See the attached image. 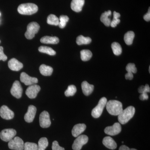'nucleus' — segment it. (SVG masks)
<instances>
[{"label":"nucleus","instance_id":"nucleus-39","mask_svg":"<svg viewBox=\"0 0 150 150\" xmlns=\"http://www.w3.org/2000/svg\"><path fill=\"white\" fill-rule=\"evenodd\" d=\"M139 98L141 100H145L149 99V96L147 93H143L141 94L139 96Z\"/></svg>","mask_w":150,"mask_h":150},{"label":"nucleus","instance_id":"nucleus-2","mask_svg":"<svg viewBox=\"0 0 150 150\" xmlns=\"http://www.w3.org/2000/svg\"><path fill=\"white\" fill-rule=\"evenodd\" d=\"M135 113V108L133 106H129L118 115V121L121 124H126L133 118Z\"/></svg>","mask_w":150,"mask_h":150},{"label":"nucleus","instance_id":"nucleus-20","mask_svg":"<svg viewBox=\"0 0 150 150\" xmlns=\"http://www.w3.org/2000/svg\"><path fill=\"white\" fill-rule=\"evenodd\" d=\"M103 144L106 148L110 149H115L117 146L116 142L110 137H105L103 140Z\"/></svg>","mask_w":150,"mask_h":150},{"label":"nucleus","instance_id":"nucleus-30","mask_svg":"<svg viewBox=\"0 0 150 150\" xmlns=\"http://www.w3.org/2000/svg\"><path fill=\"white\" fill-rule=\"evenodd\" d=\"M111 48H112L113 54L116 56H119L121 55L122 52V48L119 43L117 42H113L111 44Z\"/></svg>","mask_w":150,"mask_h":150},{"label":"nucleus","instance_id":"nucleus-3","mask_svg":"<svg viewBox=\"0 0 150 150\" xmlns=\"http://www.w3.org/2000/svg\"><path fill=\"white\" fill-rule=\"evenodd\" d=\"M38 11L37 6L32 3L21 4L18 8L19 13L25 15H31L36 13Z\"/></svg>","mask_w":150,"mask_h":150},{"label":"nucleus","instance_id":"nucleus-38","mask_svg":"<svg viewBox=\"0 0 150 150\" xmlns=\"http://www.w3.org/2000/svg\"><path fill=\"white\" fill-rule=\"evenodd\" d=\"M4 48L2 46H0V60L6 61L7 59V57L4 53Z\"/></svg>","mask_w":150,"mask_h":150},{"label":"nucleus","instance_id":"nucleus-36","mask_svg":"<svg viewBox=\"0 0 150 150\" xmlns=\"http://www.w3.org/2000/svg\"><path fill=\"white\" fill-rule=\"evenodd\" d=\"M138 92L141 94L147 93L148 92L150 93V88L148 84H146L145 86H141L138 89Z\"/></svg>","mask_w":150,"mask_h":150},{"label":"nucleus","instance_id":"nucleus-18","mask_svg":"<svg viewBox=\"0 0 150 150\" xmlns=\"http://www.w3.org/2000/svg\"><path fill=\"white\" fill-rule=\"evenodd\" d=\"M86 126L83 123H79L75 125L72 130V134L74 137H77L80 136L86 130Z\"/></svg>","mask_w":150,"mask_h":150},{"label":"nucleus","instance_id":"nucleus-10","mask_svg":"<svg viewBox=\"0 0 150 150\" xmlns=\"http://www.w3.org/2000/svg\"><path fill=\"white\" fill-rule=\"evenodd\" d=\"M121 131V126L119 123H114L112 126H107L104 129L105 134L112 136L119 134Z\"/></svg>","mask_w":150,"mask_h":150},{"label":"nucleus","instance_id":"nucleus-37","mask_svg":"<svg viewBox=\"0 0 150 150\" xmlns=\"http://www.w3.org/2000/svg\"><path fill=\"white\" fill-rule=\"evenodd\" d=\"M52 150H65L64 148L60 146L57 141H54L52 146Z\"/></svg>","mask_w":150,"mask_h":150},{"label":"nucleus","instance_id":"nucleus-23","mask_svg":"<svg viewBox=\"0 0 150 150\" xmlns=\"http://www.w3.org/2000/svg\"><path fill=\"white\" fill-rule=\"evenodd\" d=\"M111 15V11L110 10L105 12L101 15L100 17V21L105 25V26H110L111 21L109 17Z\"/></svg>","mask_w":150,"mask_h":150},{"label":"nucleus","instance_id":"nucleus-29","mask_svg":"<svg viewBox=\"0 0 150 150\" xmlns=\"http://www.w3.org/2000/svg\"><path fill=\"white\" fill-rule=\"evenodd\" d=\"M48 145V142L47 138L45 137L41 138L38 141V150H45Z\"/></svg>","mask_w":150,"mask_h":150},{"label":"nucleus","instance_id":"nucleus-40","mask_svg":"<svg viewBox=\"0 0 150 150\" xmlns=\"http://www.w3.org/2000/svg\"><path fill=\"white\" fill-rule=\"evenodd\" d=\"M144 18L146 21L149 22L150 21V9L149 8L147 13L145 14L144 16Z\"/></svg>","mask_w":150,"mask_h":150},{"label":"nucleus","instance_id":"nucleus-6","mask_svg":"<svg viewBox=\"0 0 150 150\" xmlns=\"http://www.w3.org/2000/svg\"><path fill=\"white\" fill-rule=\"evenodd\" d=\"M24 142L19 137H15L8 142V146L10 149L14 150H23Z\"/></svg>","mask_w":150,"mask_h":150},{"label":"nucleus","instance_id":"nucleus-8","mask_svg":"<svg viewBox=\"0 0 150 150\" xmlns=\"http://www.w3.org/2000/svg\"><path fill=\"white\" fill-rule=\"evenodd\" d=\"M88 138L85 135L79 136L75 139L72 145L74 150H81L83 145L86 144L88 142Z\"/></svg>","mask_w":150,"mask_h":150},{"label":"nucleus","instance_id":"nucleus-43","mask_svg":"<svg viewBox=\"0 0 150 150\" xmlns=\"http://www.w3.org/2000/svg\"><path fill=\"white\" fill-rule=\"evenodd\" d=\"M1 40H0V43H1Z\"/></svg>","mask_w":150,"mask_h":150},{"label":"nucleus","instance_id":"nucleus-22","mask_svg":"<svg viewBox=\"0 0 150 150\" xmlns=\"http://www.w3.org/2000/svg\"><path fill=\"white\" fill-rule=\"evenodd\" d=\"M40 41L45 44H56L59 43V39L56 36H45L40 39Z\"/></svg>","mask_w":150,"mask_h":150},{"label":"nucleus","instance_id":"nucleus-12","mask_svg":"<svg viewBox=\"0 0 150 150\" xmlns=\"http://www.w3.org/2000/svg\"><path fill=\"white\" fill-rule=\"evenodd\" d=\"M40 90V86L36 84H33L28 87L25 91V94L28 97L31 99L35 98L37 96L38 93Z\"/></svg>","mask_w":150,"mask_h":150},{"label":"nucleus","instance_id":"nucleus-24","mask_svg":"<svg viewBox=\"0 0 150 150\" xmlns=\"http://www.w3.org/2000/svg\"><path fill=\"white\" fill-rule=\"evenodd\" d=\"M39 71L40 74L44 76H50L53 72V69L49 66L42 64L39 67Z\"/></svg>","mask_w":150,"mask_h":150},{"label":"nucleus","instance_id":"nucleus-14","mask_svg":"<svg viewBox=\"0 0 150 150\" xmlns=\"http://www.w3.org/2000/svg\"><path fill=\"white\" fill-rule=\"evenodd\" d=\"M20 80L21 82L23 83L26 86L35 84L38 82L37 78L30 76L25 72H22L21 74Z\"/></svg>","mask_w":150,"mask_h":150},{"label":"nucleus","instance_id":"nucleus-26","mask_svg":"<svg viewBox=\"0 0 150 150\" xmlns=\"http://www.w3.org/2000/svg\"><path fill=\"white\" fill-rule=\"evenodd\" d=\"M38 51L41 53L48 54L50 56H54L56 54V51L48 46H40L38 48Z\"/></svg>","mask_w":150,"mask_h":150},{"label":"nucleus","instance_id":"nucleus-21","mask_svg":"<svg viewBox=\"0 0 150 150\" xmlns=\"http://www.w3.org/2000/svg\"><path fill=\"white\" fill-rule=\"evenodd\" d=\"M81 88L84 94L86 96H88L91 94L93 91L94 86L93 85L90 84L86 81H84L82 83Z\"/></svg>","mask_w":150,"mask_h":150},{"label":"nucleus","instance_id":"nucleus-4","mask_svg":"<svg viewBox=\"0 0 150 150\" xmlns=\"http://www.w3.org/2000/svg\"><path fill=\"white\" fill-rule=\"evenodd\" d=\"M107 102L106 98L103 97L100 98L97 105L92 110L91 115L93 118H98L100 117Z\"/></svg>","mask_w":150,"mask_h":150},{"label":"nucleus","instance_id":"nucleus-5","mask_svg":"<svg viewBox=\"0 0 150 150\" xmlns=\"http://www.w3.org/2000/svg\"><path fill=\"white\" fill-rule=\"evenodd\" d=\"M40 29V25L35 22L30 23L28 25L27 31L25 33V35L28 39H32L35 37V34H36Z\"/></svg>","mask_w":150,"mask_h":150},{"label":"nucleus","instance_id":"nucleus-11","mask_svg":"<svg viewBox=\"0 0 150 150\" xmlns=\"http://www.w3.org/2000/svg\"><path fill=\"white\" fill-rule=\"evenodd\" d=\"M23 89L21 85L18 81H16L11 88V94L14 97L20 98L21 97Z\"/></svg>","mask_w":150,"mask_h":150},{"label":"nucleus","instance_id":"nucleus-16","mask_svg":"<svg viewBox=\"0 0 150 150\" xmlns=\"http://www.w3.org/2000/svg\"><path fill=\"white\" fill-rule=\"evenodd\" d=\"M126 70L128 73L125 75V78L127 80L133 79L134 78L133 74H136L137 71L135 64L133 63H129L126 67Z\"/></svg>","mask_w":150,"mask_h":150},{"label":"nucleus","instance_id":"nucleus-34","mask_svg":"<svg viewBox=\"0 0 150 150\" xmlns=\"http://www.w3.org/2000/svg\"><path fill=\"white\" fill-rule=\"evenodd\" d=\"M59 27L61 28H64L69 21V18L67 16L62 15L59 18Z\"/></svg>","mask_w":150,"mask_h":150},{"label":"nucleus","instance_id":"nucleus-7","mask_svg":"<svg viewBox=\"0 0 150 150\" xmlns=\"http://www.w3.org/2000/svg\"><path fill=\"white\" fill-rule=\"evenodd\" d=\"M16 134V131L12 129H5L0 133L1 139L5 142H9L13 139Z\"/></svg>","mask_w":150,"mask_h":150},{"label":"nucleus","instance_id":"nucleus-33","mask_svg":"<svg viewBox=\"0 0 150 150\" xmlns=\"http://www.w3.org/2000/svg\"><path fill=\"white\" fill-rule=\"evenodd\" d=\"M77 89L76 86L71 85L68 86V88L65 92V95L66 96H72L74 95L76 92Z\"/></svg>","mask_w":150,"mask_h":150},{"label":"nucleus","instance_id":"nucleus-31","mask_svg":"<svg viewBox=\"0 0 150 150\" xmlns=\"http://www.w3.org/2000/svg\"><path fill=\"white\" fill-rule=\"evenodd\" d=\"M47 23L51 25H59V18L54 14H50L47 18Z\"/></svg>","mask_w":150,"mask_h":150},{"label":"nucleus","instance_id":"nucleus-32","mask_svg":"<svg viewBox=\"0 0 150 150\" xmlns=\"http://www.w3.org/2000/svg\"><path fill=\"white\" fill-rule=\"evenodd\" d=\"M113 16V19L111 22L110 26L112 28H115L117 26V25L120 23V20L119 18L121 16V15H120V14L116 12V11H114Z\"/></svg>","mask_w":150,"mask_h":150},{"label":"nucleus","instance_id":"nucleus-42","mask_svg":"<svg viewBox=\"0 0 150 150\" xmlns=\"http://www.w3.org/2000/svg\"><path fill=\"white\" fill-rule=\"evenodd\" d=\"M0 16H1V13H0Z\"/></svg>","mask_w":150,"mask_h":150},{"label":"nucleus","instance_id":"nucleus-35","mask_svg":"<svg viewBox=\"0 0 150 150\" xmlns=\"http://www.w3.org/2000/svg\"><path fill=\"white\" fill-rule=\"evenodd\" d=\"M23 150H38V145L35 143L26 142L24 144Z\"/></svg>","mask_w":150,"mask_h":150},{"label":"nucleus","instance_id":"nucleus-15","mask_svg":"<svg viewBox=\"0 0 150 150\" xmlns=\"http://www.w3.org/2000/svg\"><path fill=\"white\" fill-rule=\"evenodd\" d=\"M36 108L34 105H30L28 109L27 112L24 115V119L27 123H31L35 118Z\"/></svg>","mask_w":150,"mask_h":150},{"label":"nucleus","instance_id":"nucleus-9","mask_svg":"<svg viewBox=\"0 0 150 150\" xmlns=\"http://www.w3.org/2000/svg\"><path fill=\"white\" fill-rule=\"evenodd\" d=\"M39 122L40 127L43 128H48L51 126L50 115L47 111H43L40 113L39 117Z\"/></svg>","mask_w":150,"mask_h":150},{"label":"nucleus","instance_id":"nucleus-19","mask_svg":"<svg viewBox=\"0 0 150 150\" xmlns=\"http://www.w3.org/2000/svg\"><path fill=\"white\" fill-rule=\"evenodd\" d=\"M85 0H72L71 7L72 10L76 12H80L82 10Z\"/></svg>","mask_w":150,"mask_h":150},{"label":"nucleus","instance_id":"nucleus-1","mask_svg":"<svg viewBox=\"0 0 150 150\" xmlns=\"http://www.w3.org/2000/svg\"><path fill=\"white\" fill-rule=\"evenodd\" d=\"M106 108L110 115H118L123 111V105L120 101L110 100L106 103Z\"/></svg>","mask_w":150,"mask_h":150},{"label":"nucleus","instance_id":"nucleus-28","mask_svg":"<svg viewBox=\"0 0 150 150\" xmlns=\"http://www.w3.org/2000/svg\"><path fill=\"white\" fill-rule=\"evenodd\" d=\"M92 56L91 51L88 50H83L81 51V58L83 62L90 60Z\"/></svg>","mask_w":150,"mask_h":150},{"label":"nucleus","instance_id":"nucleus-41","mask_svg":"<svg viewBox=\"0 0 150 150\" xmlns=\"http://www.w3.org/2000/svg\"><path fill=\"white\" fill-rule=\"evenodd\" d=\"M119 150H137L135 149H130L125 145H122L119 148Z\"/></svg>","mask_w":150,"mask_h":150},{"label":"nucleus","instance_id":"nucleus-27","mask_svg":"<svg viewBox=\"0 0 150 150\" xmlns=\"http://www.w3.org/2000/svg\"><path fill=\"white\" fill-rule=\"evenodd\" d=\"M91 39L89 37H85L83 35H80L76 38V43L78 45L83 44H88L91 43Z\"/></svg>","mask_w":150,"mask_h":150},{"label":"nucleus","instance_id":"nucleus-13","mask_svg":"<svg viewBox=\"0 0 150 150\" xmlns=\"http://www.w3.org/2000/svg\"><path fill=\"white\" fill-rule=\"evenodd\" d=\"M0 115L6 120H11L13 118L14 113L6 105H4L0 108Z\"/></svg>","mask_w":150,"mask_h":150},{"label":"nucleus","instance_id":"nucleus-25","mask_svg":"<svg viewBox=\"0 0 150 150\" xmlns=\"http://www.w3.org/2000/svg\"><path fill=\"white\" fill-rule=\"evenodd\" d=\"M135 34L132 31H128L124 35V40L125 43L127 45H131L134 40Z\"/></svg>","mask_w":150,"mask_h":150},{"label":"nucleus","instance_id":"nucleus-17","mask_svg":"<svg viewBox=\"0 0 150 150\" xmlns=\"http://www.w3.org/2000/svg\"><path fill=\"white\" fill-rule=\"evenodd\" d=\"M8 66L11 70L13 71H19L22 69L23 64L16 59L13 58L8 62Z\"/></svg>","mask_w":150,"mask_h":150}]
</instances>
